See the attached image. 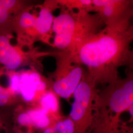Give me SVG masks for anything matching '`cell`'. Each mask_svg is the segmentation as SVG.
Instances as JSON below:
<instances>
[{"instance_id": "8fae6325", "label": "cell", "mask_w": 133, "mask_h": 133, "mask_svg": "<svg viewBox=\"0 0 133 133\" xmlns=\"http://www.w3.org/2000/svg\"><path fill=\"white\" fill-rule=\"evenodd\" d=\"M57 95L51 90L45 91L40 97L39 108L48 114H57L60 109L59 102Z\"/></svg>"}, {"instance_id": "277c9868", "label": "cell", "mask_w": 133, "mask_h": 133, "mask_svg": "<svg viewBox=\"0 0 133 133\" xmlns=\"http://www.w3.org/2000/svg\"><path fill=\"white\" fill-rule=\"evenodd\" d=\"M84 74L82 66L71 62L64 53L59 58L52 81H48L50 90L57 96L68 99L73 95Z\"/></svg>"}, {"instance_id": "5bb4252c", "label": "cell", "mask_w": 133, "mask_h": 133, "mask_svg": "<svg viewBox=\"0 0 133 133\" xmlns=\"http://www.w3.org/2000/svg\"><path fill=\"white\" fill-rule=\"evenodd\" d=\"M53 126L57 133H74V124L69 117L58 121Z\"/></svg>"}, {"instance_id": "30bf717a", "label": "cell", "mask_w": 133, "mask_h": 133, "mask_svg": "<svg viewBox=\"0 0 133 133\" xmlns=\"http://www.w3.org/2000/svg\"><path fill=\"white\" fill-rule=\"evenodd\" d=\"M15 16L0 0V34L10 35L14 33Z\"/></svg>"}, {"instance_id": "ba28073f", "label": "cell", "mask_w": 133, "mask_h": 133, "mask_svg": "<svg viewBox=\"0 0 133 133\" xmlns=\"http://www.w3.org/2000/svg\"><path fill=\"white\" fill-rule=\"evenodd\" d=\"M55 2H45L41 6L38 17H36L35 29L38 38L49 41V34L52 32L53 21L54 17L52 14L53 7Z\"/></svg>"}, {"instance_id": "7c38bea8", "label": "cell", "mask_w": 133, "mask_h": 133, "mask_svg": "<svg viewBox=\"0 0 133 133\" xmlns=\"http://www.w3.org/2000/svg\"><path fill=\"white\" fill-rule=\"evenodd\" d=\"M16 106L0 108V133H16L14 116Z\"/></svg>"}, {"instance_id": "9c48e42d", "label": "cell", "mask_w": 133, "mask_h": 133, "mask_svg": "<svg viewBox=\"0 0 133 133\" xmlns=\"http://www.w3.org/2000/svg\"><path fill=\"white\" fill-rule=\"evenodd\" d=\"M22 98L12 87L0 84V108L15 106L22 104Z\"/></svg>"}, {"instance_id": "52a82bcc", "label": "cell", "mask_w": 133, "mask_h": 133, "mask_svg": "<svg viewBox=\"0 0 133 133\" xmlns=\"http://www.w3.org/2000/svg\"><path fill=\"white\" fill-rule=\"evenodd\" d=\"M131 4L127 1L108 0L106 5L94 10L104 23L110 24L131 16Z\"/></svg>"}, {"instance_id": "3957f363", "label": "cell", "mask_w": 133, "mask_h": 133, "mask_svg": "<svg viewBox=\"0 0 133 133\" xmlns=\"http://www.w3.org/2000/svg\"><path fill=\"white\" fill-rule=\"evenodd\" d=\"M96 87L95 83L85 74L73 94L74 101L69 117L74 124V133H88L90 129L98 93Z\"/></svg>"}, {"instance_id": "7a4b0ae2", "label": "cell", "mask_w": 133, "mask_h": 133, "mask_svg": "<svg viewBox=\"0 0 133 133\" xmlns=\"http://www.w3.org/2000/svg\"><path fill=\"white\" fill-rule=\"evenodd\" d=\"M101 23L104 22L98 14L95 17L85 10L72 13L70 10H62L53 21V45L67 52L83 38L98 31Z\"/></svg>"}, {"instance_id": "4fadbf2b", "label": "cell", "mask_w": 133, "mask_h": 133, "mask_svg": "<svg viewBox=\"0 0 133 133\" xmlns=\"http://www.w3.org/2000/svg\"><path fill=\"white\" fill-rule=\"evenodd\" d=\"M67 10H71L76 9L79 10H85L89 12L93 10V5L91 0H79V1H59L57 2Z\"/></svg>"}, {"instance_id": "6da1fadb", "label": "cell", "mask_w": 133, "mask_h": 133, "mask_svg": "<svg viewBox=\"0 0 133 133\" xmlns=\"http://www.w3.org/2000/svg\"><path fill=\"white\" fill-rule=\"evenodd\" d=\"M131 17L110 24L83 38L67 52L71 62L84 65L95 83H113L117 69L131 63L130 44L133 39Z\"/></svg>"}, {"instance_id": "5b68a950", "label": "cell", "mask_w": 133, "mask_h": 133, "mask_svg": "<svg viewBox=\"0 0 133 133\" xmlns=\"http://www.w3.org/2000/svg\"><path fill=\"white\" fill-rule=\"evenodd\" d=\"M133 76L130 75L109 84L104 91L98 93L97 100L110 111L122 114L133 105Z\"/></svg>"}, {"instance_id": "8992f818", "label": "cell", "mask_w": 133, "mask_h": 133, "mask_svg": "<svg viewBox=\"0 0 133 133\" xmlns=\"http://www.w3.org/2000/svg\"><path fill=\"white\" fill-rule=\"evenodd\" d=\"M11 36L0 34V66L14 71L25 66H33L39 57L48 54L30 48L25 51L23 46L13 45L10 43Z\"/></svg>"}]
</instances>
